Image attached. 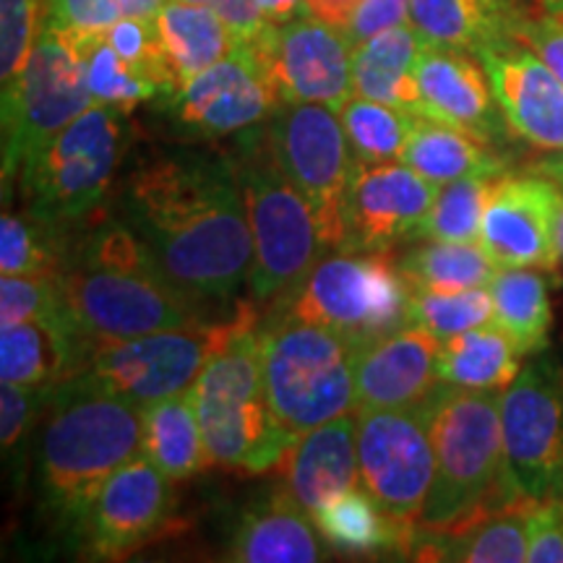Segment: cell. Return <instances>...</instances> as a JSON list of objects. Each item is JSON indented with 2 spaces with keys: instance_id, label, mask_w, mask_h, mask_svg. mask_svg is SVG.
Masks as SVG:
<instances>
[{
  "instance_id": "7",
  "label": "cell",
  "mask_w": 563,
  "mask_h": 563,
  "mask_svg": "<svg viewBox=\"0 0 563 563\" xmlns=\"http://www.w3.org/2000/svg\"><path fill=\"white\" fill-rule=\"evenodd\" d=\"M125 118L110 104H91L68 123L21 173L24 209L63 230L102 211L129 152Z\"/></svg>"
},
{
  "instance_id": "53",
  "label": "cell",
  "mask_w": 563,
  "mask_h": 563,
  "mask_svg": "<svg viewBox=\"0 0 563 563\" xmlns=\"http://www.w3.org/2000/svg\"><path fill=\"white\" fill-rule=\"evenodd\" d=\"M555 238H559V251L563 258V199H561V211H559V228H555Z\"/></svg>"
},
{
  "instance_id": "3",
  "label": "cell",
  "mask_w": 563,
  "mask_h": 563,
  "mask_svg": "<svg viewBox=\"0 0 563 563\" xmlns=\"http://www.w3.org/2000/svg\"><path fill=\"white\" fill-rule=\"evenodd\" d=\"M141 443L144 407L81 378L55 386L34 462L40 511L53 532L79 538L102 485L141 454Z\"/></svg>"
},
{
  "instance_id": "29",
  "label": "cell",
  "mask_w": 563,
  "mask_h": 563,
  "mask_svg": "<svg viewBox=\"0 0 563 563\" xmlns=\"http://www.w3.org/2000/svg\"><path fill=\"white\" fill-rule=\"evenodd\" d=\"M313 522L319 527L321 538L334 551L368 555V553H407L410 555L415 532L391 519L376 498L363 485L350 488L327 501L313 514Z\"/></svg>"
},
{
  "instance_id": "21",
  "label": "cell",
  "mask_w": 563,
  "mask_h": 563,
  "mask_svg": "<svg viewBox=\"0 0 563 563\" xmlns=\"http://www.w3.org/2000/svg\"><path fill=\"white\" fill-rule=\"evenodd\" d=\"M415 76L420 91L418 115L454 125L496 150L504 144L509 125L477 55L422 45Z\"/></svg>"
},
{
  "instance_id": "37",
  "label": "cell",
  "mask_w": 563,
  "mask_h": 563,
  "mask_svg": "<svg viewBox=\"0 0 563 563\" xmlns=\"http://www.w3.org/2000/svg\"><path fill=\"white\" fill-rule=\"evenodd\" d=\"M68 230L40 220L32 211H3L0 220V272L58 274L66 256Z\"/></svg>"
},
{
  "instance_id": "13",
  "label": "cell",
  "mask_w": 563,
  "mask_h": 563,
  "mask_svg": "<svg viewBox=\"0 0 563 563\" xmlns=\"http://www.w3.org/2000/svg\"><path fill=\"white\" fill-rule=\"evenodd\" d=\"M509 477L534 501H563V368L538 361L501 394Z\"/></svg>"
},
{
  "instance_id": "19",
  "label": "cell",
  "mask_w": 563,
  "mask_h": 563,
  "mask_svg": "<svg viewBox=\"0 0 563 563\" xmlns=\"http://www.w3.org/2000/svg\"><path fill=\"white\" fill-rule=\"evenodd\" d=\"M439 183L415 173L410 165L355 167L344 207V249L350 253H386L394 245L420 241Z\"/></svg>"
},
{
  "instance_id": "9",
  "label": "cell",
  "mask_w": 563,
  "mask_h": 563,
  "mask_svg": "<svg viewBox=\"0 0 563 563\" xmlns=\"http://www.w3.org/2000/svg\"><path fill=\"white\" fill-rule=\"evenodd\" d=\"M258 321L262 316L256 311V302L249 300L238 302L230 319L100 342L89 355L87 368L76 378L141 407L152 405L191 389L214 352L243 329L262 327Z\"/></svg>"
},
{
  "instance_id": "1",
  "label": "cell",
  "mask_w": 563,
  "mask_h": 563,
  "mask_svg": "<svg viewBox=\"0 0 563 563\" xmlns=\"http://www.w3.org/2000/svg\"><path fill=\"white\" fill-rule=\"evenodd\" d=\"M121 217L162 274L201 306L235 298L249 285L253 235L232 157L152 154L125 180Z\"/></svg>"
},
{
  "instance_id": "38",
  "label": "cell",
  "mask_w": 563,
  "mask_h": 563,
  "mask_svg": "<svg viewBox=\"0 0 563 563\" xmlns=\"http://www.w3.org/2000/svg\"><path fill=\"white\" fill-rule=\"evenodd\" d=\"M496 175H470L443 183L422 224L420 241L481 243L485 201Z\"/></svg>"
},
{
  "instance_id": "4",
  "label": "cell",
  "mask_w": 563,
  "mask_h": 563,
  "mask_svg": "<svg viewBox=\"0 0 563 563\" xmlns=\"http://www.w3.org/2000/svg\"><path fill=\"white\" fill-rule=\"evenodd\" d=\"M501 394L441 384L422 399L435 475L418 530H446L493 506L522 498L506 470Z\"/></svg>"
},
{
  "instance_id": "46",
  "label": "cell",
  "mask_w": 563,
  "mask_h": 563,
  "mask_svg": "<svg viewBox=\"0 0 563 563\" xmlns=\"http://www.w3.org/2000/svg\"><path fill=\"white\" fill-rule=\"evenodd\" d=\"M514 40L530 47L563 81V16L548 11L540 13V16L527 13L514 30Z\"/></svg>"
},
{
  "instance_id": "26",
  "label": "cell",
  "mask_w": 563,
  "mask_h": 563,
  "mask_svg": "<svg viewBox=\"0 0 563 563\" xmlns=\"http://www.w3.org/2000/svg\"><path fill=\"white\" fill-rule=\"evenodd\" d=\"M525 16L517 0H410V26L426 45L473 55L493 42L514 40Z\"/></svg>"
},
{
  "instance_id": "31",
  "label": "cell",
  "mask_w": 563,
  "mask_h": 563,
  "mask_svg": "<svg viewBox=\"0 0 563 563\" xmlns=\"http://www.w3.org/2000/svg\"><path fill=\"white\" fill-rule=\"evenodd\" d=\"M402 162L439 186L470 175L506 173V159L496 152V146H488L454 125L422 115H415Z\"/></svg>"
},
{
  "instance_id": "18",
  "label": "cell",
  "mask_w": 563,
  "mask_h": 563,
  "mask_svg": "<svg viewBox=\"0 0 563 563\" xmlns=\"http://www.w3.org/2000/svg\"><path fill=\"white\" fill-rule=\"evenodd\" d=\"M170 477L141 452L110 475L76 538L89 559H123L150 545L170 522Z\"/></svg>"
},
{
  "instance_id": "44",
  "label": "cell",
  "mask_w": 563,
  "mask_h": 563,
  "mask_svg": "<svg viewBox=\"0 0 563 563\" xmlns=\"http://www.w3.org/2000/svg\"><path fill=\"white\" fill-rule=\"evenodd\" d=\"M51 397L53 389H32V386L3 384L0 389V439H3V456L5 460L11 456L13 470L24 462L32 431L47 412Z\"/></svg>"
},
{
  "instance_id": "24",
  "label": "cell",
  "mask_w": 563,
  "mask_h": 563,
  "mask_svg": "<svg viewBox=\"0 0 563 563\" xmlns=\"http://www.w3.org/2000/svg\"><path fill=\"white\" fill-rule=\"evenodd\" d=\"M534 498H517L462 519L446 530L415 532L410 559L462 563H522L530 551V522Z\"/></svg>"
},
{
  "instance_id": "12",
  "label": "cell",
  "mask_w": 563,
  "mask_h": 563,
  "mask_svg": "<svg viewBox=\"0 0 563 563\" xmlns=\"http://www.w3.org/2000/svg\"><path fill=\"white\" fill-rule=\"evenodd\" d=\"M279 167L313 211L327 253L344 249V207L355 178V154L340 110L329 104H279L266 123Z\"/></svg>"
},
{
  "instance_id": "10",
  "label": "cell",
  "mask_w": 563,
  "mask_h": 563,
  "mask_svg": "<svg viewBox=\"0 0 563 563\" xmlns=\"http://www.w3.org/2000/svg\"><path fill=\"white\" fill-rule=\"evenodd\" d=\"M412 287L384 253L336 251L274 306V319L334 329L357 344L382 340L410 323Z\"/></svg>"
},
{
  "instance_id": "17",
  "label": "cell",
  "mask_w": 563,
  "mask_h": 563,
  "mask_svg": "<svg viewBox=\"0 0 563 563\" xmlns=\"http://www.w3.org/2000/svg\"><path fill=\"white\" fill-rule=\"evenodd\" d=\"M563 188L540 170L501 173L485 201L481 243L498 266L555 272Z\"/></svg>"
},
{
  "instance_id": "32",
  "label": "cell",
  "mask_w": 563,
  "mask_h": 563,
  "mask_svg": "<svg viewBox=\"0 0 563 563\" xmlns=\"http://www.w3.org/2000/svg\"><path fill=\"white\" fill-rule=\"evenodd\" d=\"M141 452L150 456L173 483L188 481L211 467L191 391L144 405Z\"/></svg>"
},
{
  "instance_id": "5",
  "label": "cell",
  "mask_w": 563,
  "mask_h": 563,
  "mask_svg": "<svg viewBox=\"0 0 563 563\" xmlns=\"http://www.w3.org/2000/svg\"><path fill=\"white\" fill-rule=\"evenodd\" d=\"M191 399L211 464L266 473L298 441L274 415L262 368V327L238 332L201 371Z\"/></svg>"
},
{
  "instance_id": "33",
  "label": "cell",
  "mask_w": 563,
  "mask_h": 563,
  "mask_svg": "<svg viewBox=\"0 0 563 563\" xmlns=\"http://www.w3.org/2000/svg\"><path fill=\"white\" fill-rule=\"evenodd\" d=\"M493 323L504 329L522 355H538L551 340V298L540 269L501 266L490 282Z\"/></svg>"
},
{
  "instance_id": "40",
  "label": "cell",
  "mask_w": 563,
  "mask_h": 563,
  "mask_svg": "<svg viewBox=\"0 0 563 563\" xmlns=\"http://www.w3.org/2000/svg\"><path fill=\"white\" fill-rule=\"evenodd\" d=\"M104 37L112 45L121 58L141 70L144 76L157 84L162 97L159 100H167L178 91V84H175V76L170 70V63H167L165 47H162L159 40V30H157V19L154 16H133V19H123L118 24H112Z\"/></svg>"
},
{
  "instance_id": "27",
  "label": "cell",
  "mask_w": 563,
  "mask_h": 563,
  "mask_svg": "<svg viewBox=\"0 0 563 563\" xmlns=\"http://www.w3.org/2000/svg\"><path fill=\"white\" fill-rule=\"evenodd\" d=\"M422 45L426 42L410 24L394 26L355 45V55H352L355 95L418 115L420 91L415 70H418Z\"/></svg>"
},
{
  "instance_id": "41",
  "label": "cell",
  "mask_w": 563,
  "mask_h": 563,
  "mask_svg": "<svg viewBox=\"0 0 563 563\" xmlns=\"http://www.w3.org/2000/svg\"><path fill=\"white\" fill-rule=\"evenodd\" d=\"M51 0H0V79L11 87L24 70L47 21Z\"/></svg>"
},
{
  "instance_id": "43",
  "label": "cell",
  "mask_w": 563,
  "mask_h": 563,
  "mask_svg": "<svg viewBox=\"0 0 563 563\" xmlns=\"http://www.w3.org/2000/svg\"><path fill=\"white\" fill-rule=\"evenodd\" d=\"M165 3L167 0H51L45 24L74 34H97L123 19L157 16Z\"/></svg>"
},
{
  "instance_id": "45",
  "label": "cell",
  "mask_w": 563,
  "mask_h": 563,
  "mask_svg": "<svg viewBox=\"0 0 563 563\" xmlns=\"http://www.w3.org/2000/svg\"><path fill=\"white\" fill-rule=\"evenodd\" d=\"M532 563H563V501H534L527 522Z\"/></svg>"
},
{
  "instance_id": "28",
  "label": "cell",
  "mask_w": 563,
  "mask_h": 563,
  "mask_svg": "<svg viewBox=\"0 0 563 563\" xmlns=\"http://www.w3.org/2000/svg\"><path fill=\"white\" fill-rule=\"evenodd\" d=\"M522 352L496 323L449 336L439 350V382L470 391H506L522 373Z\"/></svg>"
},
{
  "instance_id": "35",
  "label": "cell",
  "mask_w": 563,
  "mask_h": 563,
  "mask_svg": "<svg viewBox=\"0 0 563 563\" xmlns=\"http://www.w3.org/2000/svg\"><path fill=\"white\" fill-rule=\"evenodd\" d=\"M340 118L357 165L373 167L402 162L415 123L412 112L355 95L340 110Z\"/></svg>"
},
{
  "instance_id": "25",
  "label": "cell",
  "mask_w": 563,
  "mask_h": 563,
  "mask_svg": "<svg viewBox=\"0 0 563 563\" xmlns=\"http://www.w3.org/2000/svg\"><path fill=\"white\" fill-rule=\"evenodd\" d=\"M230 561L241 563H316L327 559L313 517L290 496L274 490L251 506L232 530Z\"/></svg>"
},
{
  "instance_id": "22",
  "label": "cell",
  "mask_w": 563,
  "mask_h": 563,
  "mask_svg": "<svg viewBox=\"0 0 563 563\" xmlns=\"http://www.w3.org/2000/svg\"><path fill=\"white\" fill-rule=\"evenodd\" d=\"M439 336L415 323L365 344L355 363L357 410L420 405L439 386Z\"/></svg>"
},
{
  "instance_id": "34",
  "label": "cell",
  "mask_w": 563,
  "mask_h": 563,
  "mask_svg": "<svg viewBox=\"0 0 563 563\" xmlns=\"http://www.w3.org/2000/svg\"><path fill=\"white\" fill-rule=\"evenodd\" d=\"M399 272L410 282V287L428 290H475L490 287L501 266L483 249V243H449L426 241L418 243L397 258Z\"/></svg>"
},
{
  "instance_id": "48",
  "label": "cell",
  "mask_w": 563,
  "mask_h": 563,
  "mask_svg": "<svg viewBox=\"0 0 563 563\" xmlns=\"http://www.w3.org/2000/svg\"><path fill=\"white\" fill-rule=\"evenodd\" d=\"M180 3L207 5V9L220 13L241 42H256L272 26L264 19L256 0H180Z\"/></svg>"
},
{
  "instance_id": "42",
  "label": "cell",
  "mask_w": 563,
  "mask_h": 563,
  "mask_svg": "<svg viewBox=\"0 0 563 563\" xmlns=\"http://www.w3.org/2000/svg\"><path fill=\"white\" fill-rule=\"evenodd\" d=\"M66 316L58 274H3L0 327L26 321H55Z\"/></svg>"
},
{
  "instance_id": "51",
  "label": "cell",
  "mask_w": 563,
  "mask_h": 563,
  "mask_svg": "<svg viewBox=\"0 0 563 563\" xmlns=\"http://www.w3.org/2000/svg\"><path fill=\"white\" fill-rule=\"evenodd\" d=\"M532 170L545 173L548 178H553L563 188V152H555L553 157H545L538 167H532Z\"/></svg>"
},
{
  "instance_id": "6",
  "label": "cell",
  "mask_w": 563,
  "mask_h": 563,
  "mask_svg": "<svg viewBox=\"0 0 563 563\" xmlns=\"http://www.w3.org/2000/svg\"><path fill=\"white\" fill-rule=\"evenodd\" d=\"M232 162L241 175L253 235L251 300L277 306L306 282L327 249L311 207L274 157L266 129L251 133Z\"/></svg>"
},
{
  "instance_id": "30",
  "label": "cell",
  "mask_w": 563,
  "mask_h": 563,
  "mask_svg": "<svg viewBox=\"0 0 563 563\" xmlns=\"http://www.w3.org/2000/svg\"><path fill=\"white\" fill-rule=\"evenodd\" d=\"M154 19L178 89L201 70L228 58L241 42L228 21L207 5L167 0Z\"/></svg>"
},
{
  "instance_id": "16",
  "label": "cell",
  "mask_w": 563,
  "mask_h": 563,
  "mask_svg": "<svg viewBox=\"0 0 563 563\" xmlns=\"http://www.w3.org/2000/svg\"><path fill=\"white\" fill-rule=\"evenodd\" d=\"M251 45L262 53L282 104L313 102L342 110L355 97V45L347 32L311 13L285 24H272Z\"/></svg>"
},
{
  "instance_id": "50",
  "label": "cell",
  "mask_w": 563,
  "mask_h": 563,
  "mask_svg": "<svg viewBox=\"0 0 563 563\" xmlns=\"http://www.w3.org/2000/svg\"><path fill=\"white\" fill-rule=\"evenodd\" d=\"M269 24H285L306 13V0H256Z\"/></svg>"
},
{
  "instance_id": "47",
  "label": "cell",
  "mask_w": 563,
  "mask_h": 563,
  "mask_svg": "<svg viewBox=\"0 0 563 563\" xmlns=\"http://www.w3.org/2000/svg\"><path fill=\"white\" fill-rule=\"evenodd\" d=\"M402 24H410V0H361L347 26V37L352 45H361V42Z\"/></svg>"
},
{
  "instance_id": "49",
  "label": "cell",
  "mask_w": 563,
  "mask_h": 563,
  "mask_svg": "<svg viewBox=\"0 0 563 563\" xmlns=\"http://www.w3.org/2000/svg\"><path fill=\"white\" fill-rule=\"evenodd\" d=\"M357 5H361V0H306V13L347 32Z\"/></svg>"
},
{
  "instance_id": "2",
  "label": "cell",
  "mask_w": 563,
  "mask_h": 563,
  "mask_svg": "<svg viewBox=\"0 0 563 563\" xmlns=\"http://www.w3.org/2000/svg\"><path fill=\"white\" fill-rule=\"evenodd\" d=\"M58 279L66 316L91 347L201 321V302L162 274L123 217L104 209L68 230Z\"/></svg>"
},
{
  "instance_id": "39",
  "label": "cell",
  "mask_w": 563,
  "mask_h": 563,
  "mask_svg": "<svg viewBox=\"0 0 563 563\" xmlns=\"http://www.w3.org/2000/svg\"><path fill=\"white\" fill-rule=\"evenodd\" d=\"M410 323L439 336L467 332V329L493 323V295L490 287H475V290H428V287H412L410 300Z\"/></svg>"
},
{
  "instance_id": "15",
  "label": "cell",
  "mask_w": 563,
  "mask_h": 563,
  "mask_svg": "<svg viewBox=\"0 0 563 563\" xmlns=\"http://www.w3.org/2000/svg\"><path fill=\"white\" fill-rule=\"evenodd\" d=\"M162 102L173 123L194 139L256 131L282 104L262 53L251 42H238L228 58L201 70Z\"/></svg>"
},
{
  "instance_id": "8",
  "label": "cell",
  "mask_w": 563,
  "mask_h": 563,
  "mask_svg": "<svg viewBox=\"0 0 563 563\" xmlns=\"http://www.w3.org/2000/svg\"><path fill=\"white\" fill-rule=\"evenodd\" d=\"M357 347L334 329L274 319L262 329V368L274 415L300 435L357 410Z\"/></svg>"
},
{
  "instance_id": "14",
  "label": "cell",
  "mask_w": 563,
  "mask_h": 563,
  "mask_svg": "<svg viewBox=\"0 0 563 563\" xmlns=\"http://www.w3.org/2000/svg\"><path fill=\"white\" fill-rule=\"evenodd\" d=\"M357 462L361 485L376 504L407 530H418L435 475L422 407L357 410Z\"/></svg>"
},
{
  "instance_id": "36",
  "label": "cell",
  "mask_w": 563,
  "mask_h": 563,
  "mask_svg": "<svg viewBox=\"0 0 563 563\" xmlns=\"http://www.w3.org/2000/svg\"><path fill=\"white\" fill-rule=\"evenodd\" d=\"M74 37L81 47L87 84L97 104H110V108L131 115L139 104L162 97L159 87L150 76H144L141 70L129 66L121 55L112 51L104 32L74 34Z\"/></svg>"
},
{
  "instance_id": "23",
  "label": "cell",
  "mask_w": 563,
  "mask_h": 563,
  "mask_svg": "<svg viewBox=\"0 0 563 563\" xmlns=\"http://www.w3.org/2000/svg\"><path fill=\"white\" fill-rule=\"evenodd\" d=\"M285 488L308 514L361 485L357 410L302 433L285 454Z\"/></svg>"
},
{
  "instance_id": "11",
  "label": "cell",
  "mask_w": 563,
  "mask_h": 563,
  "mask_svg": "<svg viewBox=\"0 0 563 563\" xmlns=\"http://www.w3.org/2000/svg\"><path fill=\"white\" fill-rule=\"evenodd\" d=\"M95 102L74 34L47 26L11 87L3 89V186Z\"/></svg>"
},
{
  "instance_id": "52",
  "label": "cell",
  "mask_w": 563,
  "mask_h": 563,
  "mask_svg": "<svg viewBox=\"0 0 563 563\" xmlns=\"http://www.w3.org/2000/svg\"><path fill=\"white\" fill-rule=\"evenodd\" d=\"M540 5L548 13H559V16H563V0H540Z\"/></svg>"
},
{
  "instance_id": "20",
  "label": "cell",
  "mask_w": 563,
  "mask_h": 563,
  "mask_svg": "<svg viewBox=\"0 0 563 563\" xmlns=\"http://www.w3.org/2000/svg\"><path fill=\"white\" fill-rule=\"evenodd\" d=\"M509 131L543 152H563V81L517 40L477 53Z\"/></svg>"
}]
</instances>
